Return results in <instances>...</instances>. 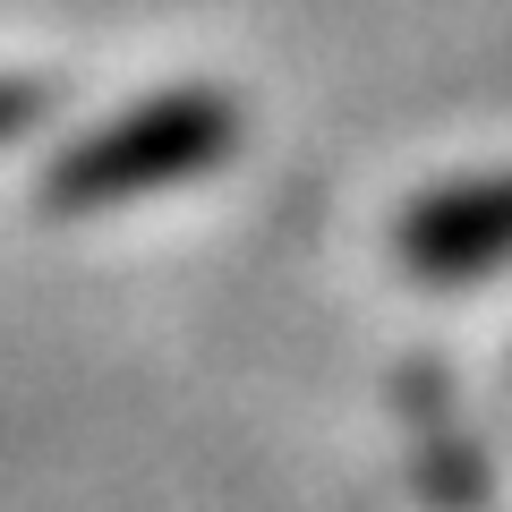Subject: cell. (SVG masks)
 <instances>
[{
	"instance_id": "1",
	"label": "cell",
	"mask_w": 512,
	"mask_h": 512,
	"mask_svg": "<svg viewBox=\"0 0 512 512\" xmlns=\"http://www.w3.org/2000/svg\"><path fill=\"white\" fill-rule=\"evenodd\" d=\"M0 120H9V103H0Z\"/></svg>"
}]
</instances>
